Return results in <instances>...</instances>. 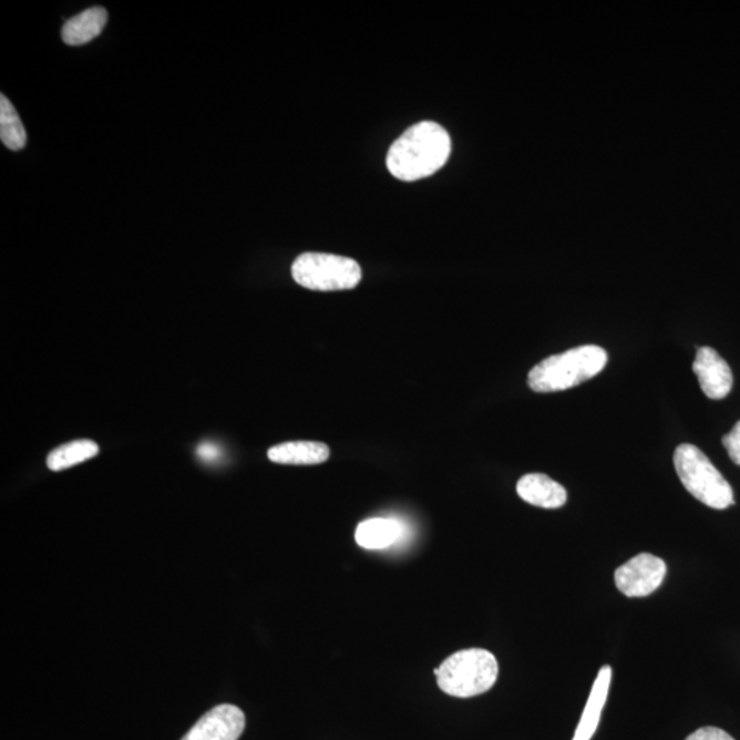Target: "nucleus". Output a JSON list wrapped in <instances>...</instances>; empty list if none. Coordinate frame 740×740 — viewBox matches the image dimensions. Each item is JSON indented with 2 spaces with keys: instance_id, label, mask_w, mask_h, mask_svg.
I'll return each instance as SVG.
<instances>
[{
  "instance_id": "obj_16",
  "label": "nucleus",
  "mask_w": 740,
  "mask_h": 740,
  "mask_svg": "<svg viewBox=\"0 0 740 740\" xmlns=\"http://www.w3.org/2000/svg\"><path fill=\"white\" fill-rule=\"evenodd\" d=\"M722 446L726 448L733 464L740 466V421L722 438Z\"/></svg>"
},
{
  "instance_id": "obj_10",
  "label": "nucleus",
  "mask_w": 740,
  "mask_h": 740,
  "mask_svg": "<svg viewBox=\"0 0 740 740\" xmlns=\"http://www.w3.org/2000/svg\"><path fill=\"white\" fill-rule=\"evenodd\" d=\"M610 684L611 668L606 665V667L599 669L592 692H589L586 708H584L579 726H577L575 737L572 740H592L599 726L605 703L608 701Z\"/></svg>"
},
{
  "instance_id": "obj_3",
  "label": "nucleus",
  "mask_w": 740,
  "mask_h": 740,
  "mask_svg": "<svg viewBox=\"0 0 740 740\" xmlns=\"http://www.w3.org/2000/svg\"><path fill=\"white\" fill-rule=\"evenodd\" d=\"M499 661L493 652L477 647L454 652L435 670L439 688L456 698L487 692L499 679Z\"/></svg>"
},
{
  "instance_id": "obj_5",
  "label": "nucleus",
  "mask_w": 740,
  "mask_h": 740,
  "mask_svg": "<svg viewBox=\"0 0 740 740\" xmlns=\"http://www.w3.org/2000/svg\"><path fill=\"white\" fill-rule=\"evenodd\" d=\"M292 277L299 286L314 291L352 290L362 279L354 259L326 253H305L292 264Z\"/></svg>"
},
{
  "instance_id": "obj_1",
  "label": "nucleus",
  "mask_w": 740,
  "mask_h": 740,
  "mask_svg": "<svg viewBox=\"0 0 740 740\" xmlns=\"http://www.w3.org/2000/svg\"><path fill=\"white\" fill-rule=\"evenodd\" d=\"M451 138L442 125L421 121L399 136L387 154V167L402 182L432 176L446 164Z\"/></svg>"
},
{
  "instance_id": "obj_4",
  "label": "nucleus",
  "mask_w": 740,
  "mask_h": 740,
  "mask_svg": "<svg viewBox=\"0 0 740 740\" xmlns=\"http://www.w3.org/2000/svg\"><path fill=\"white\" fill-rule=\"evenodd\" d=\"M676 473L693 499L717 511L733 505V490L707 454L690 443L675 450Z\"/></svg>"
},
{
  "instance_id": "obj_14",
  "label": "nucleus",
  "mask_w": 740,
  "mask_h": 740,
  "mask_svg": "<svg viewBox=\"0 0 740 740\" xmlns=\"http://www.w3.org/2000/svg\"><path fill=\"white\" fill-rule=\"evenodd\" d=\"M97 453H100L97 443L90 439H79V441L61 444L51 451L48 456V466L53 472L65 471L94 459Z\"/></svg>"
},
{
  "instance_id": "obj_9",
  "label": "nucleus",
  "mask_w": 740,
  "mask_h": 740,
  "mask_svg": "<svg viewBox=\"0 0 740 740\" xmlns=\"http://www.w3.org/2000/svg\"><path fill=\"white\" fill-rule=\"evenodd\" d=\"M517 494L530 505L543 508H558L564 506L568 500V494L563 485L543 473H530L520 479Z\"/></svg>"
},
{
  "instance_id": "obj_17",
  "label": "nucleus",
  "mask_w": 740,
  "mask_h": 740,
  "mask_svg": "<svg viewBox=\"0 0 740 740\" xmlns=\"http://www.w3.org/2000/svg\"><path fill=\"white\" fill-rule=\"evenodd\" d=\"M686 740H736L730 733L720 730L716 727H703L699 728L696 732H692L690 737H687Z\"/></svg>"
},
{
  "instance_id": "obj_12",
  "label": "nucleus",
  "mask_w": 740,
  "mask_h": 740,
  "mask_svg": "<svg viewBox=\"0 0 740 740\" xmlns=\"http://www.w3.org/2000/svg\"><path fill=\"white\" fill-rule=\"evenodd\" d=\"M107 22V11L103 8H91L72 17L62 28L63 43L81 45L100 37Z\"/></svg>"
},
{
  "instance_id": "obj_2",
  "label": "nucleus",
  "mask_w": 740,
  "mask_h": 740,
  "mask_svg": "<svg viewBox=\"0 0 740 740\" xmlns=\"http://www.w3.org/2000/svg\"><path fill=\"white\" fill-rule=\"evenodd\" d=\"M608 352L595 345L579 346L545 358L531 369L528 386L535 392H558L580 386L603 372Z\"/></svg>"
},
{
  "instance_id": "obj_7",
  "label": "nucleus",
  "mask_w": 740,
  "mask_h": 740,
  "mask_svg": "<svg viewBox=\"0 0 740 740\" xmlns=\"http://www.w3.org/2000/svg\"><path fill=\"white\" fill-rule=\"evenodd\" d=\"M246 727V717L235 705H219L191 728L182 740H238Z\"/></svg>"
},
{
  "instance_id": "obj_8",
  "label": "nucleus",
  "mask_w": 740,
  "mask_h": 740,
  "mask_svg": "<svg viewBox=\"0 0 740 740\" xmlns=\"http://www.w3.org/2000/svg\"><path fill=\"white\" fill-rule=\"evenodd\" d=\"M692 370L708 398L720 401L730 394L733 386L731 368L712 347H698Z\"/></svg>"
},
{
  "instance_id": "obj_15",
  "label": "nucleus",
  "mask_w": 740,
  "mask_h": 740,
  "mask_svg": "<svg viewBox=\"0 0 740 740\" xmlns=\"http://www.w3.org/2000/svg\"><path fill=\"white\" fill-rule=\"evenodd\" d=\"M0 138L13 152L24 148L28 141L24 124L4 94L0 95Z\"/></svg>"
},
{
  "instance_id": "obj_11",
  "label": "nucleus",
  "mask_w": 740,
  "mask_h": 740,
  "mask_svg": "<svg viewBox=\"0 0 740 740\" xmlns=\"http://www.w3.org/2000/svg\"><path fill=\"white\" fill-rule=\"evenodd\" d=\"M329 448L320 442H287L269 449L268 459L281 465H318L328 461Z\"/></svg>"
},
{
  "instance_id": "obj_6",
  "label": "nucleus",
  "mask_w": 740,
  "mask_h": 740,
  "mask_svg": "<svg viewBox=\"0 0 740 740\" xmlns=\"http://www.w3.org/2000/svg\"><path fill=\"white\" fill-rule=\"evenodd\" d=\"M667 564L649 553H641L616 571L615 582L618 592L628 598L649 597L660 588Z\"/></svg>"
},
{
  "instance_id": "obj_13",
  "label": "nucleus",
  "mask_w": 740,
  "mask_h": 740,
  "mask_svg": "<svg viewBox=\"0 0 740 740\" xmlns=\"http://www.w3.org/2000/svg\"><path fill=\"white\" fill-rule=\"evenodd\" d=\"M401 536V525L391 518H369L358 525L356 542L367 551L387 548Z\"/></svg>"
}]
</instances>
